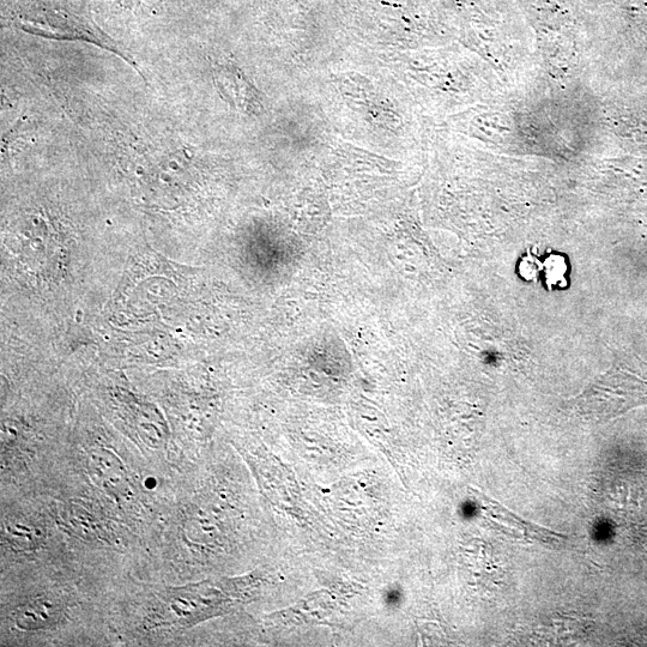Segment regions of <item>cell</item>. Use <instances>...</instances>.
Listing matches in <instances>:
<instances>
[{
  "label": "cell",
  "instance_id": "4",
  "mask_svg": "<svg viewBox=\"0 0 647 647\" xmlns=\"http://www.w3.org/2000/svg\"><path fill=\"white\" fill-rule=\"evenodd\" d=\"M87 467L90 477L107 494L122 497L129 491L125 465L113 452L105 449L90 452Z\"/></svg>",
  "mask_w": 647,
  "mask_h": 647
},
{
  "label": "cell",
  "instance_id": "1",
  "mask_svg": "<svg viewBox=\"0 0 647 647\" xmlns=\"http://www.w3.org/2000/svg\"><path fill=\"white\" fill-rule=\"evenodd\" d=\"M647 405V364L621 355L612 368L573 399L574 413L589 421H608Z\"/></svg>",
  "mask_w": 647,
  "mask_h": 647
},
{
  "label": "cell",
  "instance_id": "2",
  "mask_svg": "<svg viewBox=\"0 0 647 647\" xmlns=\"http://www.w3.org/2000/svg\"><path fill=\"white\" fill-rule=\"evenodd\" d=\"M18 26L24 32L39 35L42 38L89 42L117 54L133 68L138 69L131 57L126 56L125 52L120 50L108 36L94 28L92 24L83 22L80 18L66 14L64 11H42L33 17H23Z\"/></svg>",
  "mask_w": 647,
  "mask_h": 647
},
{
  "label": "cell",
  "instance_id": "6",
  "mask_svg": "<svg viewBox=\"0 0 647 647\" xmlns=\"http://www.w3.org/2000/svg\"><path fill=\"white\" fill-rule=\"evenodd\" d=\"M6 536L15 546L24 549L35 548L42 538L41 532L35 528V525H30L20 518L12 519L6 523Z\"/></svg>",
  "mask_w": 647,
  "mask_h": 647
},
{
  "label": "cell",
  "instance_id": "5",
  "mask_svg": "<svg viewBox=\"0 0 647 647\" xmlns=\"http://www.w3.org/2000/svg\"><path fill=\"white\" fill-rule=\"evenodd\" d=\"M63 606L56 598L40 596L33 598L17 609V627L26 631L46 630L63 618Z\"/></svg>",
  "mask_w": 647,
  "mask_h": 647
},
{
  "label": "cell",
  "instance_id": "3",
  "mask_svg": "<svg viewBox=\"0 0 647 647\" xmlns=\"http://www.w3.org/2000/svg\"><path fill=\"white\" fill-rule=\"evenodd\" d=\"M481 498L483 512L504 534L516 538L518 541L550 544V546L564 540V535H559L558 532L526 522V520L513 515L512 512L499 503H494L493 500L482 497V495Z\"/></svg>",
  "mask_w": 647,
  "mask_h": 647
}]
</instances>
